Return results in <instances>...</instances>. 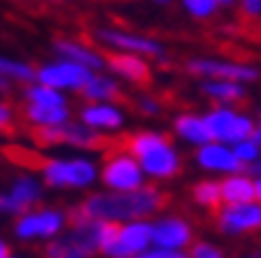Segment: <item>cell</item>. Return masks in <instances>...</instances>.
<instances>
[{
    "label": "cell",
    "instance_id": "31",
    "mask_svg": "<svg viewBox=\"0 0 261 258\" xmlns=\"http://www.w3.org/2000/svg\"><path fill=\"white\" fill-rule=\"evenodd\" d=\"M187 258H226L224 249L210 240H194L187 249Z\"/></svg>",
    "mask_w": 261,
    "mask_h": 258
},
{
    "label": "cell",
    "instance_id": "25",
    "mask_svg": "<svg viewBox=\"0 0 261 258\" xmlns=\"http://www.w3.org/2000/svg\"><path fill=\"white\" fill-rule=\"evenodd\" d=\"M191 203L203 212H215L222 207V184L219 177H203L198 182H194L191 186Z\"/></svg>",
    "mask_w": 261,
    "mask_h": 258
},
{
    "label": "cell",
    "instance_id": "3",
    "mask_svg": "<svg viewBox=\"0 0 261 258\" xmlns=\"http://www.w3.org/2000/svg\"><path fill=\"white\" fill-rule=\"evenodd\" d=\"M38 177L51 191L89 193L98 184V161L89 154L72 156H44L38 163Z\"/></svg>",
    "mask_w": 261,
    "mask_h": 258
},
{
    "label": "cell",
    "instance_id": "22",
    "mask_svg": "<svg viewBox=\"0 0 261 258\" xmlns=\"http://www.w3.org/2000/svg\"><path fill=\"white\" fill-rule=\"evenodd\" d=\"M198 91L203 98L212 100L215 105H238L247 98V86L228 79H201Z\"/></svg>",
    "mask_w": 261,
    "mask_h": 258
},
{
    "label": "cell",
    "instance_id": "2",
    "mask_svg": "<svg viewBox=\"0 0 261 258\" xmlns=\"http://www.w3.org/2000/svg\"><path fill=\"white\" fill-rule=\"evenodd\" d=\"M124 147L140 163L149 182H170L185 170V158L168 133L156 128H138L124 137Z\"/></svg>",
    "mask_w": 261,
    "mask_h": 258
},
{
    "label": "cell",
    "instance_id": "7",
    "mask_svg": "<svg viewBox=\"0 0 261 258\" xmlns=\"http://www.w3.org/2000/svg\"><path fill=\"white\" fill-rule=\"evenodd\" d=\"M98 184L105 191H136L149 184V179L124 147H110L103 161H98Z\"/></svg>",
    "mask_w": 261,
    "mask_h": 258
},
{
    "label": "cell",
    "instance_id": "8",
    "mask_svg": "<svg viewBox=\"0 0 261 258\" xmlns=\"http://www.w3.org/2000/svg\"><path fill=\"white\" fill-rule=\"evenodd\" d=\"M33 137L35 145L42 149H56V147H68L80 154H89V151H100L108 147L105 135L96 133L93 128L84 126L77 119H70L63 126H51V128H33Z\"/></svg>",
    "mask_w": 261,
    "mask_h": 258
},
{
    "label": "cell",
    "instance_id": "6",
    "mask_svg": "<svg viewBox=\"0 0 261 258\" xmlns=\"http://www.w3.org/2000/svg\"><path fill=\"white\" fill-rule=\"evenodd\" d=\"M93 40L105 51H119V54H136L145 56L147 61H166L168 59V47L154 35H147L140 31H128V28L117 26H98L93 28Z\"/></svg>",
    "mask_w": 261,
    "mask_h": 258
},
{
    "label": "cell",
    "instance_id": "47",
    "mask_svg": "<svg viewBox=\"0 0 261 258\" xmlns=\"http://www.w3.org/2000/svg\"><path fill=\"white\" fill-rule=\"evenodd\" d=\"M259 114H261V109H259Z\"/></svg>",
    "mask_w": 261,
    "mask_h": 258
},
{
    "label": "cell",
    "instance_id": "46",
    "mask_svg": "<svg viewBox=\"0 0 261 258\" xmlns=\"http://www.w3.org/2000/svg\"><path fill=\"white\" fill-rule=\"evenodd\" d=\"M12 258H31V256H12Z\"/></svg>",
    "mask_w": 261,
    "mask_h": 258
},
{
    "label": "cell",
    "instance_id": "34",
    "mask_svg": "<svg viewBox=\"0 0 261 258\" xmlns=\"http://www.w3.org/2000/svg\"><path fill=\"white\" fill-rule=\"evenodd\" d=\"M0 216H19V210L14 207V203L10 200L7 191H0Z\"/></svg>",
    "mask_w": 261,
    "mask_h": 258
},
{
    "label": "cell",
    "instance_id": "27",
    "mask_svg": "<svg viewBox=\"0 0 261 258\" xmlns=\"http://www.w3.org/2000/svg\"><path fill=\"white\" fill-rule=\"evenodd\" d=\"M23 105H42V107H59V105H70V98L68 93L56 91L51 86H44L40 81H33V84L23 86Z\"/></svg>",
    "mask_w": 261,
    "mask_h": 258
},
{
    "label": "cell",
    "instance_id": "11",
    "mask_svg": "<svg viewBox=\"0 0 261 258\" xmlns=\"http://www.w3.org/2000/svg\"><path fill=\"white\" fill-rule=\"evenodd\" d=\"M215 231L222 237H250L261 233V205L250 203L222 205L215 212Z\"/></svg>",
    "mask_w": 261,
    "mask_h": 258
},
{
    "label": "cell",
    "instance_id": "32",
    "mask_svg": "<svg viewBox=\"0 0 261 258\" xmlns=\"http://www.w3.org/2000/svg\"><path fill=\"white\" fill-rule=\"evenodd\" d=\"M16 121V109L12 102L0 100V133H7V130L14 128Z\"/></svg>",
    "mask_w": 261,
    "mask_h": 258
},
{
    "label": "cell",
    "instance_id": "12",
    "mask_svg": "<svg viewBox=\"0 0 261 258\" xmlns=\"http://www.w3.org/2000/svg\"><path fill=\"white\" fill-rule=\"evenodd\" d=\"M196 240L191 219L182 214H156L152 219V247L159 251H185Z\"/></svg>",
    "mask_w": 261,
    "mask_h": 258
},
{
    "label": "cell",
    "instance_id": "38",
    "mask_svg": "<svg viewBox=\"0 0 261 258\" xmlns=\"http://www.w3.org/2000/svg\"><path fill=\"white\" fill-rule=\"evenodd\" d=\"M252 140H254L256 145L261 147V117L256 119V124H254V130H252Z\"/></svg>",
    "mask_w": 261,
    "mask_h": 258
},
{
    "label": "cell",
    "instance_id": "20",
    "mask_svg": "<svg viewBox=\"0 0 261 258\" xmlns=\"http://www.w3.org/2000/svg\"><path fill=\"white\" fill-rule=\"evenodd\" d=\"M170 133L177 142H182L185 147H203L205 142H210V133H207L205 119L198 112H179L170 121Z\"/></svg>",
    "mask_w": 261,
    "mask_h": 258
},
{
    "label": "cell",
    "instance_id": "5",
    "mask_svg": "<svg viewBox=\"0 0 261 258\" xmlns=\"http://www.w3.org/2000/svg\"><path fill=\"white\" fill-rule=\"evenodd\" d=\"M68 226H70V210H63L56 205H38L14 216L12 233L23 244H44L59 237Z\"/></svg>",
    "mask_w": 261,
    "mask_h": 258
},
{
    "label": "cell",
    "instance_id": "15",
    "mask_svg": "<svg viewBox=\"0 0 261 258\" xmlns=\"http://www.w3.org/2000/svg\"><path fill=\"white\" fill-rule=\"evenodd\" d=\"M77 121L105 137H114L126 128V109L119 102H82L77 107Z\"/></svg>",
    "mask_w": 261,
    "mask_h": 258
},
{
    "label": "cell",
    "instance_id": "17",
    "mask_svg": "<svg viewBox=\"0 0 261 258\" xmlns=\"http://www.w3.org/2000/svg\"><path fill=\"white\" fill-rule=\"evenodd\" d=\"M105 70L121 84L147 86L152 81V61H147L145 56L105 51Z\"/></svg>",
    "mask_w": 261,
    "mask_h": 258
},
{
    "label": "cell",
    "instance_id": "28",
    "mask_svg": "<svg viewBox=\"0 0 261 258\" xmlns=\"http://www.w3.org/2000/svg\"><path fill=\"white\" fill-rule=\"evenodd\" d=\"M177 3L194 21H210L219 12V5L215 0H177Z\"/></svg>",
    "mask_w": 261,
    "mask_h": 258
},
{
    "label": "cell",
    "instance_id": "45",
    "mask_svg": "<svg viewBox=\"0 0 261 258\" xmlns=\"http://www.w3.org/2000/svg\"><path fill=\"white\" fill-rule=\"evenodd\" d=\"M40 3H47V5H63L68 0H40Z\"/></svg>",
    "mask_w": 261,
    "mask_h": 258
},
{
    "label": "cell",
    "instance_id": "36",
    "mask_svg": "<svg viewBox=\"0 0 261 258\" xmlns=\"http://www.w3.org/2000/svg\"><path fill=\"white\" fill-rule=\"evenodd\" d=\"M12 91H14V84L5 77H0V96H10Z\"/></svg>",
    "mask_w": 261,
    "mask_h": 258
},
{
    "label": "cell",
    "instance_id": "39",
    "mask_svg": "<svg viewBox=\"0 0 261 258\" xmlns=\"http://www.w3.org/2000/svg\"><path fill=\"white\" fill-rule=\"evenodd\" d=\"M254 200L261 205V175H254Z\"/></svg>",
    "mask_w": 261,
    "mask_h": 258
},
{
    "label": "cell",
    "instance_id": "9",
    "mask_svg": "<svg viewBox=\"0 0 261 258\" xmlns=\"http://www.w3.org/2000/svg\"><path fill=\"white\" fill-rule=\"evenodd\" d=\"M185 72L196 79H228L250 86L261 79V68L247 61L215 59V56H191L185 61Z\"/></svg>",
    "mask_w": 261,
    "mask_h": 258
},
{
    "label": "cell",
    "instance_id": "13",
    "mask_svg": "<svg viewBox=\"0 0 261 258\" xmlns=\"http://www.w3.org/2000/svg\"><path fill=\"white\" fill-rule=\"evenodd\" d=\"M89 77H91V70L65 59L47 61V63L38 65V72H35V81H40L44 86H51L56 91L77 93V96L84 89Z\"/></svg>",
    "mask_w": 261,
    "mask_h": 258
},
{
    "label": "cell",
    "instance_id": "29",
    "mask_svg": "<svg viewBox=\"0 0 261 258\" xmlns=\"http://www.w3.org/2000/svg\"><path fill=\"white\" fill-rule=\"evenodd\" d=\"M233 154H236V158L240 161V165H243L245 170H250L254 163L261 161V147L256 145L252 137H247V140L233 145Z\"/></svg>",
    "mask_w": 261,
    "mask_h": 258
},
{
    "label": "cell",
    "instance_id": "40",
    "mask_svg": "<svg viewBox=\"0 0 261 258\" xmlns=\"http://www.w3.org/2000/svg\"><path fill=\"white\" fill-rule=\"evenodd\" d=\"M219 5V10H231V7L238 5V0H215Z\"/></svg>",
    "mask_w": 261,
    "mask_h": 258
},
{
    "label": "cell",
    "instance_id": "30",
    "mask_svg": "<svg viewBox=\"0 0 261 258\" xmlns=\"http://www.w3.org/2000/svg\"><path fill=\"white\" fill-rule=\"evenodd\" d=\"M133 107H136V112L140 117H147V119H156L163 114V102L154 93H140L133 100Z\"/></svg>",
    "mask_w": 261,
    "mask_h": 258
},
{
    "label": "cell",
    "instance_id": "14",
    "mask_svg": "<svg viewBox=\"0 0 261 258\" xmlns=\"http://www.w3.org/2000/svg\"><path fill=\"white\" fill-rule=\"evenodd\" d=\"M152 249V219L126 221L117 226L114 242L103 251L105 258H130Z\"/></svg>",
    "mask_w": 261,
    "mask_h": 258
},
{
    "label": "cell",
    "instance_id": "44",
    "mask_svg": "<svg viewBox=\"0 0 261 258\" xmlns=\"http://www.w3.org/2000/svg\"><path fill=\"white\" fill-rule=\"evenodd\" d=\"M250 172H252V175H261V161H259V163H254V165L250 167Z\"/></svg>",
    "mask_w": 261,
    "mask_h": 258
},
{
    "label": "cell",
    "instance_id": "37",
    "mask_svg": "<svg viewBox=\"0 0 261 258\" xmlns=\"http://www.w3.org/2000/svg\"><path fill=\"white\" fill-rule=\"evenodd\" d=\"M130 258H161V251L159 249H147V251H142V253H136V256H130Z\"/></svg>",
    "mask_w": 261,
    "mask_h": 258
},
{
    "label": "cell",
    "instance_id": "33",
    "mask_svg": "<svg viewBox=\"0 0 261 258\" xmlns=\"http://www.w3.org/2000/svg\"><path fill=\"white\" fill-rule=\"evenodd\" d=\"M238 12L245 19H261V0H238Z\"/></svg>",
    "mask_w": 261,
    "mask_h": 258
},
{
    "label": "cell",
    "instance_id": "16",
    "mask_svg": "<svg viewBox=\"0 0 261 258\" xmlns=\"http://www.w3.org/2000/svg\"><path fill=\"white\" fill-rule=\"evenodd\" d=\"M194 165L201 172L210 175V177H224V175H231V172L245 170L240 165V161L236 158L233 147L222 145V142H205L203 147H196L194 149Z\"/></svg>",
    "mask_w": 261,
    "mask_h": 258
},
{
    "label": "cell",
    "instance_id": "23",
    "mask_svg": "<svg viewBox=\"0 0 261 258\" xmlns=\"http://www.w3.org/2000/svg\"><path fill=\"white\" fill-rule=\"evenodd\" d=\"M222 184V205L250 203L254 200V175L250 170H238L219 177Z\"/></svg>",
    "mask_w": 261,
    "mask_h": 258
},
{
    "label": "cell",
    "instance_id": "26",
    "mask_svg": "<svg viewBox=\"0 0 261 258\" xmlns=\"http://www.w3.org/2000/svg\"><path fill=\"white\" fill-rule=\"evenodd\" d=\"M35 72H38V65H33L31 61L0 54V77L10 79L14 86L33 84V81H35Z\"/></svg>",
    "mask_w": 261,
    "mask_h": 258
},
{
    "label": "cell",
    "instance_id": "4",
    "mask_svg": "<svg viewBox=\"0 0 261 258\" xmlns=\"http://www.w3.org/2000/svg\"><path fill=\"white\" fill-rule=\"evenodd\" d=\"M105 221L72 219L59 237L42 244V258H96L100 256Z\"/></svg>",
    "mask_w": 261,
    "mask_h": 258
},
{
    "label": "cell",
    "instance_id": "41",
    "mask_svg": "<svg viewBox=\"0 0 261 258\" xmlns=\"http://www.w3.org/2000/svg\"><path fill=\"white\" fill-rule=\"evenodd\" d=\"M161 258H187L185 251H161Z\"/></svg>",
    "mask_w": 261,
    "mask_h": 258
},
{
    "label": "cell",
    "instance_id": "21",
    "mask_svg": "<svg viewBox=\"0 0 261 258\" xmlns=\"http://www.w3.org/2000/svg\"><path fill=\"white\" fill-rule=\"evenodd\" d=\"M80 96L84 102H119L124 98V84L114 79L108 70H98L91 72Z\"/></svg>",
    "mask_w": 261,
    "mask_h": 258
},
{
    "label": "cell",
    "instance_id": "18",
    "mask_svg": "<svg viewBox=\"0 0 261 258\" xmlns=\"http://www.w3.org/2000/svg\"><path fill=\"white\" fill-rule=\"evenodd\" d=\"M51 54H54V59H65L77 65H84V68L91 72L105 70L103 51L87 42H82V40H77V38H56L54 42H51Z\"/></svg>",
    "mask_w": 261,
    "mask_h": 258
},
{
    "label": "cell",
    "instance_id": "10",
    "mask_svg": "<svg viewBox=\"0 0 261 258\" xmlns=\"http://www.w3.org/2000/svg\"><path fill=\"white\" fill-rule=\"evenodd\" d=\"M203 119H205L210 140L222 142V145L228 147L252 137V130H254L256 124L254 117L238 109L236 105H212L203 112Z\"/></svg>",
    "mask_w": 261,
    "mask_h": 258
},
{
    "label": "cell",
    "instance_id": "1",
    "mask_svg": "<svg viewBox=\"0 0 261 258\" xmlns=\"http://www.w3.org/2000/svg\"><path fill=\"white\" fill-rule=\"evenodd\" d=\"M168 205V193L161 186L145 184L136 191H105L93 188L70 210L72 219H93L108 223L154 219Z\"/></svg>",
    "mask_w": 261,
    "mask_h": 258
},
{
    "label": "cell",
    "instance_id": "43",
    "mask_svg": "<svg viewBox=\"0 0 261 258\" xmlns=\"http://www.w3.org/2000/svg\"><path fill=\"white\" fill-rule=\"evenodd\" d=\"M245 258H261V247H256V249H252V251H247V253H245Z\"/></svg>",
    "mask_w": 261,
    "mask_h": 258
},
{
    "label": "cell",
    "instance_id": "42",
    "mask_svg": "<svg viewBox=\"0 0 261 258\" xmlns=\"http://www.w3.org/2000/svg\"><path fill=\"white\" fill-rule=\"evenodd\" d=\"M175 0H152V5H156V7H170Z\"/></svg>",
    "mask_w": 261,
    "mask_h": 258
},
{
    "label": "cell",
    "instance_id": "19",
    "mask_svg": "<svg viewBox=\"0 0 261 258\" xmlns=\"http://www.w3.org/2000/svg\"><path fill=\"white\" fill-rule=\"evenodd\" d=\"M44 193H47V186L42 184V179L38 175H31V172H19L7 186V195L19 210V214L31 210V207L42 205Z\"/></svg>",
    "mask_w": 261,
    "mask_h": 258
},
{
    "label": "cell",
    "instance_id": "35",
    "mask_svg": "<svg viewBox=\"0 0 261 258\" xmlns=\"http://www.w3.org/2000/svg\"><path fill=\"white\" fill-rule=\"evenodd\" d=\"M14 253H12V244L7 242L5 237H0V258H12Z\"/></svg>",
    "mask_w": 261,
    "mask_h": 258
},
{
    "label": "cell",
    "instance_id": "24",
    "mask_svg": "<svg viewBox=\"0 0 261 258\" xmlns=\"http://www.w3.org/2000/svg\"><path fill=\"white\" fill-rule=\"evenodd\" d=\"M21 117L31 128H51V126H63L72 119L70 105H59V107H42V105H23Z\"/></svg>",
    "mask_w": 261,
    "mask_h": 258
}]
</instances>
